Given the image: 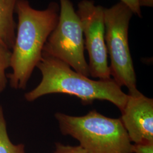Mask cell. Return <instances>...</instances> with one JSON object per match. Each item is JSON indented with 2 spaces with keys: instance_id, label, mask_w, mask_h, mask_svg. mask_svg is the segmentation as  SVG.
Returning <instances> with one entry per match:
<instances>
[{
  "instance_id": "5",
  "label": "cell",
  "mask_w": 153,
  "mask_h": 153,
  "mask_svg": "<svg viewBox=\"0 0 153 153\" xmlns=\"http://www.w3.org/2000/svg\"><path fill=\"white\" fill-rule=\"evenodd\" d=\"M57 23L44 45L43 54L65 62L74 71L90 76L85 57V40L80 19L71 0H59Z\"/></svg>"
},
{
  "instance_id": "3",
  "label": "cell",
  "mask_w": 153,
  "mask_h": 153,
  "mask_svg": "<svg viewBox=\"0 0 153 153\" xmlns=\"http://www.w3.org/2000/svg\"><path fill=\"white\" fill-rule=\"evenodd\" d=\"M60 131L79 142L88 153H132V143L120 119L110 118L96 110L83 116L55 114Z\"/></svg>"
},
{
  "instance_id": "6",
  "label": "cell",
  "mask_w": 153,
  "mask_h": 153,
  "mask_svg": "<svg viewBox=\"0 0 153 153\" xmlns=\"http://www.w3.org/2000/svg\"><path fill=\"white\" fill-rule=\"evenodd\" d=\"M104 8L93 0H82L76 11L82 25L85 48L89 56L90 76L102 80L111 78L105 41Z\"/></svg>"
},
{
  "instance_id": "9",
  "label": "cell",
  "mask_w": 153,
  "mask_h": 153,
  "mask_svg": "<svg viewBox=\"0 0 153 153\" xmlns=\"http://www.w3.org/2000/svg\"><path fill=\"white\" fill-rule=\"evenodd\" d=\"M0 153H25L24 145H15L10 141L1 105H0Z\"/></svg>"
},
{
  "instance_id": "12",
  "label": "cell",
  "mask_w": 153,
  "mask_h": 153,
  "mask_svg": "<svg viewBox=\"0 0 153 153\" xmlns=\"http://www.w3.org/2000/svg\"><path fill=\"white\" fill-rule=\"evenodd\" d=\"M132 153H153V142L133 144Z\"/></svg>"
},
{
  "instance_id": "13",
  "label": "cell",
  "mask_w": 153,
  "mask_h": 153,
  "mask_svg": "<svg viewBox=\"0 0 153 153\" xmlns=\"http://www.w3.org/2000/svg\"><path fill=\"white\" fill-rule=\"evenodd\" d=\"M121 2L127 6L133 12V14H136L140 18H142V13L141 7L139 5L138 0H120Z\"/></svg>"
},
{
  "instance_id": "4",
  "label": "cell",
  "mask_w": 153,
  "mask_h": 153,
  "mask_svg": "<svg viewBox=\"0 0 153 153\" xmlns=\"http://www.w3.org/2000/svg\"><path fill=\"white\" fill-rule=\"evenodd\" d=\"M133 14L131 10L121 2L104 8L105 41L111 60V75L119 86L128 88L129 94L139 91L128 40Z\"/></svg>"
},
{
  "instance_id": "8",
  "label": "cell",
  "mask_w": 153,
  "mask_h": 153,
  "mask_svg": "<svg viewBox=\"0 0 153 153\" xmlns=\"http://www.w3.org/2000/svg\"><path fill=\"white\" fill-rule=\"evenodd\" d=\"M17 0H0V43L11 50L15 40Z\"/></svg>"
},
{
  "instance_id": "1",
  "label": "cell",
  "mask_w": 153,
  "mask_h": 153,
  "mask_svg": "<svg viewBox=\"0 0 153 153\" xmlns=\"http://www.w3.org/2000/svg\"><path fill=\"white\" fill-rule=\"evenodd\" d=\"M60 6L52 2L38 10L28 0H17L16 36L11 49L12 72L7 76L14 89H25L42 58L44 45L59 20Z\"/></svg>"
},
{
  "instance_id": "10",
  "label": "cell",
  "mask_w": 153,
  "mask_h": 153,
  "mask_svg": "<svg viewBox=\"0 0 153 153\" xmlns=\"http://www.w3.org/2000/svg\"><path fill=\"white\" fill-rule=\"evenodd\" d=\"M11 50L0 43V93L5 89L7 78L6 71L10 68Z\"/></svg>"
},
{
  "instance_id": "11",
  "label": "cell",
  "mask_w": 153,
  "mask_h": 153,
  "mask_svg": "<svg viewBox=\"0 0 153 153\" xmlns=\"http://www.w3.org/2000/svg\"><path fill=\"white\" fill-rule=\"evenodd\" d=\"M54 153H88L82 147L78 146L65 145L61 143H56Z\"/></svg>"
},
{
  "instance_id": "7",
  "label": "cell",
  "mask_w": 153,
  "mask_h": 153,
  "mask_svg": "<svg viewBox=\"0 0 153 153\" xmlns=\"http://www.w3.org/2000/svg\"><path fill=\"white\" fill-rule=\"evenodd\" d=\"M120 119L131 142H153V100L140 91L128 94Z\"/></svg>"
},
{
  "instance_id": "14",
  "label": "cell",
  "mask_w": 153,
  "mask_h": 153,
  "mask_svg": "<svg viewBox=\"0 0 153 153\" xmlns=\"http://www.w3.org/2000/svg\"><path fill=\"white\" fill-rule=\"evenodd\" d=\"M140 7H153V0H138Z\"/></svg>"
},
{
  "instance_id": "2",
  "label": "cell",
  "mask_w": 153,
  "mask_h": 153,
  "mask_svg": "<svg viewBox=\"0 0 153 153\" xmlns=\"http://www.w3.org/2000/svg\"><path fill=\"white\" fill-rule=\"evenodd\" d=\"M36 67L42 78L36 88L25 94L28 102L45 95L62 93L76 97L84 104H91L96 100H107L121 111L126 104L128 95L112 78L93 80L77 73L65 62L44 54Z\"/></svg>"
}]
</instances>
